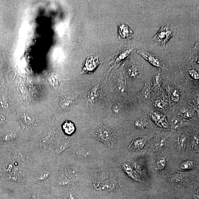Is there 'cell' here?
Returning a JSON list of instances; mask_svg holds the SVG:
<instances>
[{
	"label": "cell",
	"mask_w": 199,
	"mask_h": 199,
	"mask_svg": "<svg viewBox=\"0 0 199 199\" xmlns=\"http://www.w3.org/2000/svg\"><path fill=\"white\" fill-rule=\"evenodd\" d=\"M92 135L100 141L108 145H112L116 138V134L110 127L99 123L96 127Z\"/></svg>",
	"instance_id": "3957f363"
},
{
	"label": "cell",
	"mask_w": 199,
	"mask_h": 199,
	"mask_svg": "<svg viewBox=\"0 0 199 199\" xmlns=\"http://www.w3.org/2000/svg\"><path fill=\"white\" fill-rule=\"evenodd\" d=\"M162 79L159 74H157L154 76L152 81V89L156 92L160 90L162 85Z\"/></svg>",
	"instance_id": "4fadbf2b"
},
{
	"label": "cell",
	"mask_w": 199,
	"mask_h": 199,
	"mask_svg": "<svg viewBox=\"0 0 199 199\" xmlns=\"http://www.w3.org/2000/svg\"><path fill=\"white\" fill-rule=\"evenodd\" d=\"M188 74L191 78L195 80H198L199 79V75L198 72L195 70L191 69L188 70Z\"/></svg>",
	"instance_id": "484cf974"
},
{
	"label": "cell",
	"mask_w": 199,
	"mask_h": 199,
	"mask_svg": "<svg viewBox=\"0 0 199 199\" xmlns=\"http://www.w3.org/2000/svg\"><path fill=\"white\" fill-rule=\"evenodd\" d=\"M133 35L134 33L132 30L128 25L121 23L118 26V37L119 39H128Z\"/></svg>",
	"instance_id": "9c48e42d"
},
{
	"label": "cell",
	"mask_w": 199,
	"mask_h": 199,
	"mask_svg": "<svg viewBox=\"0 0 199 199\" xmlns=\"http://www.w3.org/2000/svg\"><path fill=\"white\" fill-rule=\"evenodd\" d=\"M186 119L180 117L173 118L171 121V124L172 127L174 129H177L184 126L187 123Z\"/></svg>",
	"instance_id": "9a60e30c"
},
{
	"label": "cell",
	"mask_w": 199,
	"mask_h": 199,
	"mask_svg": "<svg viewBox=\"0 0 199 199\" xmlns=\"http://www.w3.org/2000/svg\"><path fill=\"white\" fill-rule=\"evenodd\" d=\"M30 199H39L38 197H37L35 194L33 195L31 197Z\"/></svg>",
	"instance_id": "1f68e13d"
},
{
	"label": "cell",
	"mask_w": 199,
	"mask_h": 199,
	"mask_svg": "<svg viewBox=\"0 0 199 199\" xmlns=\"http://www.w3.org/2000/svg\"><path fill=\"white\" fill-rule=\"evenodd\" d=\"M167 141L164 138L158 139L154 145V149L156 151H161L166 147Z\"/></svg>",
	"instance_id": "e0dca14e"
},
{
	"label": "cell",
	"mask_w": 199,
	"mask_h": 199,
	"mask_svg": "<svg viewBox=\"0 0 199 199\" xmlns=\"http://www.w3.org/2000/svg\"><path fill=\"white\" fill-rule=\"evenodd\" d=\"M187 138L186 136L182 135L178 138L177 140V143L181 148H185V143H186Z\"/></svg>",
	"instance_id": "d4e9b609"
},
{
	"label": "cell",
	"mask_w": 199,
	"mask_h": 199,
	"mask_svg": "<svg viewBox=\"0 0 199 199\" xmlns=\"http://www.w3.org/2000/svg\"><path fill=\"white\" fill-rule=\"evenodd\" d=\"M143 64L131 59L127 67V74L133 78L140 79L143 74Z\"/></svg>",
	"instance_id": "5b68a950"
},
{
	"label": "cell",
	"mask_w": 199,
	"mask_h": 199,
	"mask_svg": "<svg viewBox=\"0 0 199 199\" xmlns=\"http://www.w3.org/2000/svg\"><path fill=\"white\" fill-rule=\"evenodd\" d=\"M151 88L149 84H145L141 90L137 93L136 101L137 103L146 101L150 98L151 97Z\"/></svg>",
	"instance_id": "30bf717a"
},
{
	"label": "cell",
	"mask_w": 199,
	"mask_h": 199,
	"mask_svg": "<svg viewBox=\"0 0 199 199\" xmlns=\"http://www.w3.org/2000/svg\"><path fill=\"white\" fill-rule=\"evenodd\" d=\"M100 63L98 57H88L83 63L81 74H92Z\"/></svg>",
	"instance_id": "52a82bcc"
},
{
	"label": "cell",
	"mask_w": 199,
	"mask_h": 199,
	"mask_svg": "<svg viewBox=\"0 0 199 199\" xmlns=\"http://www.w3.org/2000/svg\"><path fill=\"white\" fill-rule=\"evenodd\" d=\"M7 104L6 101L4 100H1L0 101V106L2 107H7Z\"/></svg>",
	"instance_id": "4dcf8cb0"
},
{
	"label": "cell",
	"mask_w": 199,
	"mask_h": 199,
	"mask_svg": "<svg viewBox=\"0 0 199 199\" xmlns=\"http://www.w3.org/2000/svg\"><path fill=\"white\" fill-rule=\"evenodd\" d=\"M132 51V50L131 49H127L121 52L117 57L115 60L114 65L119 63L128 57L131 53Z\"/></svg>",
	"instance_id": "2e32d148"
},
{
	"label": "cell",
	"mask_w": 199,
	"mask_h": 199,
	"mask_svg": "<svg viewBox=\"0 0 199 199\" xmlns=\"http://www.w3.org/2000/svg\"><path fill=\"white\" fill-rule=\"evenodd\" d=\"M137 53L153 66L161 69L163 70H167L166 66L164 65L161 58L157 55L148 52L143 49L137 50Z\"/></svg>",
	"instance_id": "277c9868"
},
{
	"label": "cell",
	"mask_w": 199,
	"mask_h": 199,
	"mask_svg": "<svg viewBox=\"0 0 199 199\" xmlns=\"http://www.w3.org/2000/svg\"><path fill=\"white\" fill-rule=\"evenodd\" d=\"M5 119L4 117L2 116H0V126L4 124L5 122Z\"/></svg>",
	"instance_id": "f546056e"
},
{
	"label": "cell",
	"mask_w": 199,
	"mask_h": 199,
	"mask_svg": "<svg viewBox=\"0 0 199 199\" xmlns=\"http://www.w3.org/2000/svg\"><path fill=\"white\" fill-rule=\"evenodd\" d=\"M150 119L156 125L161 128H168L170 124L166 117L162 114L156 111L150 110L148 112Z\"/></svg>",
	"instance_id": "8992f818"
},
{
	"label": "cell",
	"mask_w": 199,
	"mask_h": 199,
	"mask_svg": "<svg viewBox=\"0 0 199 199\" xmlns=\"http://www.w3.org/2000/svg\"><path fill=\"white\" fill-rule=\"evenodd\" d=\"M101 87L99 84L93 87L88 93L87 97V104L89 106L94 105L98 102L101 98Z\"/></svg>",
	"instance_id": "ba28073f"
},
{
	"label": "cell",
	"mask_w": 199,
	"mask_h": 199,
	"mask_svg": "<svg viewBox=\"0 0 199 199\" xmlns=\"http://www.w3.org/2000/svg\"><path fill=\"white\" fill-rule=\"evenodd\" d=\"M17 137V134L14 132L7 133L3 137V140L5 141H11L14 140Z\"/></svg>",
	"instance_id": "603a6c76"
},
{
	"label": "cell",
	"mask_w": 199,
	"mask_h": 199,
	"mask_svg": "<svg viewBox=\"0 0 199 199\" xmlns=\"http://www.w3.org/2000/svg\"><path fill=\"white\" fill-rule=\"evenodd\" d=\"M199 137L198 135H196L194 137L192 146L194 148L198 149Z\"/></svg>",
	"instance_id": "f1b7e54d"
},
{
	"label": "cell",
	"mask_w": 199,
	"mask_h": 199,
	"mask_svg": "<svg viewBox=\"0 0 199 199\" xmlns=\"http://www.w3.org/2000/svg\"><path fill=\"white\" fill-rule=\"evenodd\" d=\"M124 109V105L122 103H118L113 106L112 111L114 114L119 115L123 113Z\"/></svg>",
	"instance_id": "ffe728a7"
},
{
	"label": "cell",
	"mask_w": 199,
	"mask_h": 199,
	"mask_svg": "<svg viewBox=\"0 0 199 199\" xmlns=\"http://www.w3.org/2000/svg\"><path fill=\"white\" fill-rule=\"evenodd\" d=\"M154 106L158 110H162L164 109V103L162 100H158L155 102Z\"/></svg>",
	"instance_id": "4316f807"
},
{
	"label": "cell",
	"mask_w": 199,
	"mask_h": 199,
	"mask_svg": "<svg viewBox=\"0 0 199 199\" xmlns=\"http://www.w3.org/2000/svg\"><path fill=\"white\" fill-rule=\"evenodd\" d=\"M171 98L172 100L175 102H178L180 99V95L177 89H173L171 93Z\"/></svg>",
	"instance_id": "cb8c5ba5"
},
{
	"label": "cell",
	"mask_w": 199,
	"mask_h": 199,
	"mask_svg": "<svg viewBox=\"0 0 199 199\" xmlns=\"http://www.w3.org/2000/svg\"><path fill=\"white\" fill-rule=\"evenodd\" d=\"M179 114V116L186 119H191V118H192L193 116V113L192 111L185 108L181 109Z\"/></svg>",
	"instance_id": "7402d4cb"
},
{
	"label": "cell",
	"mask_w": 199,
	"mask_h": 199,
	"mask_svg": "<svg viewBox=\"0 0 199 199\" xmlns=\"http://www.w3.org/2000/svg\"><path fill=\"white\" fill-rule=\"evenodd\" d=\"M178 31L177 26L165 24L161 27L156 34L153 37L152 40L156 45L165 50L166 44L170 39L177 34Z\"/></svg>",
	"instance_id": "7a4b0ae2"
},
{
	"label": "cell",
	"mask_w": 199,
	"mask_h": 199,
	"mask_svg": "<svg viewBox=\"0 0 199 199\" xmlns=\"http://www.w3.org/2000/svg\"><path fill=\"white\" fill-rule=\"evenodd\" d=\"M148 125V122L145 119L140 118L136 119L134 122V125L136 128L145 129Z\"/></svg>",
	"instance_id": "d6986e66"
},
{
	"label": "cell",
	"mask_w": 199,
	"mask_h": 199,
	"mask_svg": "<svg viewBox=\"0 0 199 199\" xmlns=\"http://www.w3.org/2000/svg\"><path fill=\"white\" fill-rule=\"evenodd\" d=\"M195 164L193 161H184L181 164V168L182 170H190L195 167Z\"/></svg>",
	"instance_id": "44dd1931"
},
{
	"label": "cell",
	"mask_w": 199,
	"mask_h": 199,
	"mask_svg": "<svg viewBox=\"0 0 199 199\" xmlns=\"http://www.w3.org/2000/svg\"><path fill=\"white\" fill-rule=\"evenodd\" d=\"M148 140V138L145 137L136 138L133 140L130 146L134 149H141L145 145Z\"/></svg>",
	"instance_id": "7c38bea8"
},
{
	"label": "cell",
	"mask_w": 199,
	"mask_h": 199,
	"mask_svg": "<svg viewBox=\"0 0 199 199\" xmlns=\"http://www.w3.org/2000/svg\"><path fill=\"white\" fill-rule=\"evenodd\" d=\"M49 156L50 153L48 154L41 164L34 170L30 183L45 185L51 183L52 172Z\"/></svg>",
	"instance_id": "6da1fadb"
},
{
	"label": "cell",
	"mask_w": 199,
	"mask_h": 199,
	"mask_svg": "<svg viewBox=\"0 0 199 199\" xmlns=\"http://www.w3.org/2000/svg\"><path fill=\"white\" fill-rule=\"evenodd\" d=\"M166 165V160L164 157H161L158 158L155 164V169L158 171L162 170Z\"/></svg>",
	"instance_id": "ac0fdd59"
},
{
	"label": "cell",
	"mask_w": 199,
	"mask_h": 199,
	"mask_svg": "<svg viewBox=\"0 0 199 199\" xmlns=\"http://www.w3.org/2000/svg\"><path fill=\"white\" fill-rule=\"evenodd\" d=\"M116 84L117 90L122 95L127 96V84L124 75L120 74Z\"/></svg>",
	"instance_id": "8fae6325"
},
{
	"label": "cell",
	"mask_w": 199,
	"mask_h": 199,
	"mask_svg": "<svg viewBox=\"0 0 199 199\" xmlns=\"http://www.w3.org/2000/svg\"><path fill=\"white\" fill-rule=\"evenodd\" d=\"M59 76L55 74L52 75L50 78L51 83L54 85H57L59 82Z\"/></svg>",
	"instance_id": "83f0119b"
},
{
	"label": "cell",
	"mask_w": 199,
	"mask_h": 199,
	"mask_svg": "<svg viewBox=\"0 0 199 199\" xmlns=\"http://www.w3.org/2000/svg\"><path fill=\"white\" fill-rule=\"evenodd\" d=\"M62 130L67 135H71L74 133L75 127L74 124L69 121H67L63 124Z\"/></svg>",
	"instance_id": "5bb4252c"
}]
</instances>
